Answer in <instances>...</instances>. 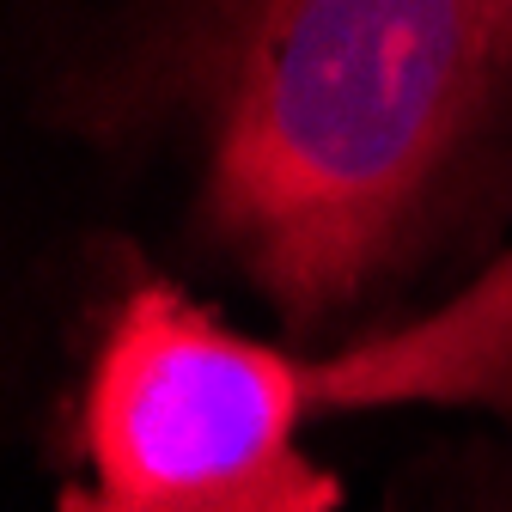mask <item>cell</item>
<instances>
[{"mask_svg": "<svg viewBox=\"0 0 512 512\" xmlns=\"http://www.w3.org/2000/svg\"><path fill=\"white\" fill-rule=\"evenodd\" d=\"M116 92L183 110L202 226L299 330L378 287L512 98V0H177Z\"/></svg>", "mask_w": 512, "mask_h": 512, "instance_id": "1", "label": "cell"}, {"mask_svg": "<svg viewBox=\"0 0 512 512\" xmlns=\"http://www.w3.org/2000/svg\"><path fill=\"white\" fill-rule=\"evenodd\" d=\"M488 403L512 409V256L427 324L305 360L226 330L141 269L98 336L61 512H336L342 482L299 427L311 409Z\"/></svg>", "mask_w": 512, "mask_h": 512, "instance_id": "2", "label": "cell"}]
</instances>
